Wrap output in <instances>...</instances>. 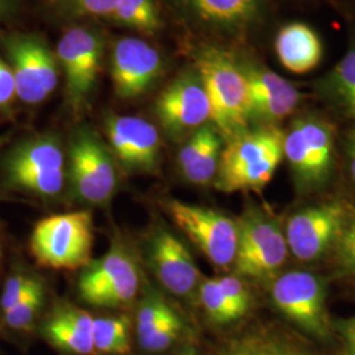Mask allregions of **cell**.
Returning a JSON list of instances; mask_svg holds the SVG:
<instances>
[{
    "mask_svg": "<svg viewBox=\"0 0 355 355\" xmlns=\"http://www.w3.org/2000/svg\"><path fill=\"white\" fill-rule=\"evenodd\" d=\"M195 70L208 96L209 123L224 142L249 130V91L241 62L225 49L204 46L195 53Z\"/></svg>",
    "mask_w": 355,
    "mask_h": 355,
    "instance_id": "1",
    "label": "cell"
},
{
    "mask_svg": "<svg viewBox=\"0 0 355 355\" xmlns=\"http://www.w3.org/2000/svg\"><path fill=\"white\" fill-rule=\"evenodd\" d=\"M338 266L346 274L355 275V214H349L336 242Z\"/></svg>",
    "mask_w": 355,
    "mask_h": 355,
    "instance_id": "32",
    "label": "cell"
},
{
    "mask_svg": "<svg viewBox=\"0 0 355 355\" xmlns=\"http://www.w3.org/2000/svg\"><path fill=\"white\" fill-rule=\"evenodd\" d=\"M107 20L150 36L155 35L162 26L157 0H120Z\"/></svg>",
    "mask_w": 355,
    "mask_h": 355,
    "instance_id": "24",
    "label": "cell"
},
{
    "mask_svg": "<svg viewBox=\"0 0 355 355\" xmlns=\"http://www.w3.org/2000/svg\"><path fill=\"white\" fill-rule=\"evenodd\" d=\"M179 355H199L196 353V350H193V349H186L184 352H182Z\"/></svg>",
    "mask_w": 355,
    "mask_h": 355,
    "instance_id": "39",
    "label": "cell"
},
{
    "mask_svg": "<svg viewBox=\"0 0 355 355\" xmlns=\"http://www.w3.org/2000/svg\"><path fill=\"white\" fill-rule=\"evenodd\" d=\"M200 303L203 305L205 313L215 324H230L240 320L234 308L229 303L227 296L217 284V280H204L199 291Z\"/></svg>",
    "mask_w": 355,
    "mask_h": 355,
    "instance_id": "27",
    "label": "cell"
},
{
    "mask_svg": "<svg viewBox=\"0 0 355 355\" xmlns=\"http://www.w3.org/2000/svg\"><path fill=\"white\" fill-rule=\"evenodd\" d=\"M55 55L64 74L67 104L79 111L96 86L102 70L104 40L92 28L74 26L60 40Z\"/></svg>",
    "mask_w": 355,
    "mask_h": 355,
    "instance_id": "8",
    "label": "cell"
},
{
    "mask_svg": "<svg viewBox=\"0 0 355 355\" xmlns=\"http://www.w3.org/2000/svg\"><path fill=\"white\" fill-rule=\"evenodd\" d=\"M79 295L87 304L116 308L135 299L139 291V270L123 248H114L89 265L78 282Z\"/></svg>",
    "mask_w": 355,
    "mask_h": 355,
    "instance_id": "12",
    "label": "cell"
},
{
    "mask_svg": "<svg viewBox=\"0 0 355 355\" xmlns=\"http://www.w3.org/2000/svg\"><path fill=\"white\" fill-rule=\"evenodd\" d=\"M284 159L300 193L324 187L334 166L336 136L329 121L318 116H303L284 132Z\"/></svg>",
    "mask_w": 355,
    "mask_h": 355,
    "instance_id": "3",
    "label": "cell"
},
{
    "mask_svg": "<svg viewBox=\"0 0 355 355\" xmlns=\"http://www.w3.org/2000/svg\"><path fill=\"white\" fill-rule=\"evenodd\" d=\"M275 53L286 70L293 74H306L321 62L324 48L315 29L296 21L282 26L278 31Z\"/></svg>",
    "mask_w": 355,
    "mask_h": 355,
    "instance_id": "20",
    "label": "cell"
},
{
    "mask_svg": "<svg viewBox=\"0 0 355 355\" xmlns=\"http://www.w3.org/2000/svg\"><path fill=\"white\" fill-rule=\"evenodd\" d=\"M236 272L253 279L272 278L287 259L288 246L279 224L259 209L248 211L237 223Z\"/></svg>",
    "mask_w": 355,
    "mask_h": 355,
    "instance_id": "6",
    "label": "cell"
},
{
    "mask_svg": "<svg viewBox=\"0 0 355 355\" xmlns=\"http://www.w3.org/2000/svg\"><path fill=\"white\" fill-rule=\"evenodd\" d=\"M218 355H315L290 340L274 334H248L225 343Z\"/></svg>",
    "mask_w": 355,
    "mask_h": 355,
    "instance_id": "23",
    "label": "cell"
},
{
    "mask_svg": "<svg viewBox=\"0 0 355 355\" xmlns=\"http://www.w3.org/2000/svg\"><path fill=\"white\" fill-rule=\"evenodd\" d=\"M216 280L221 291L227 296L229 303L237 312L239 318H241L248 312L250 305V295L242 280L237 277H223Z\"/></svg>",
    "mask_w": 355,
    "mask_h": 355,
    "instance_id": "34",
    "label": "cell"
},
{
    "mask_svg": "<svg viewBox=\"0 0 355 355\" xmlns=\"http://www.w3.org/2000/svg\"><path fill=\"white\" fill-rule=\"evenodd\" d=\"M92 246V215L87 211L45 217L36 224L31 237V252L36 261L54 270L89 266Z\"/></svg>",
    "mask_w": 355,
    "mask_h": 355,
    "instance_id": "4",
    "label": "cell"
},
{
    "mask_svg": "<svg viewBox=\"0 0 355 355\" xmlns=\"http://www.w3.org/2000/svg\"><path fill=\"white\" fill-rule=\"evenodd\" d=\"M105 135L114 158L129 170L154 171L159 164L161 139L149 121L133 117L108 114Z\"/></svg>",
    "mask_w": 355,
    "mask_h": 355,
    "instance_id": "16",
    "label": "cell"
},
{
    "mask_svg": "<svg viewBox=\"0 0 355 355\" xmlns=\"http://www.w3.org/2000/svg\"><path fill=\"white\" fill-rule=\"evenodd\" d=\"M155 114L171 137H180L209 123L211 110L202 78L193 69L178 76L155 103Z\"/></svg>",
    "mask_w": 355,
    "mask_h": 355,
    "instance_id": "14",
    "label": "cell"
},
{
    "mask_svg": "<svg viewBox=\"0 0 355 355\" xmlns=\"http://www.w3.org/2000/svg\"><path fill=\"white\" fill-rule=\"evenodd\" d=\"M16 96V83L11 67L0 57V108L11 105Z\"/></svg>",
    "mask_w": 355,
    "mask_h": 355,
    "instance_id": "35",
    "label": "cell"
},
{
    "mask_svg": "<svg viewBox=\"0 0 355 355\" xmlns=\"http://www.w3.org/2000/svg\"><path fill=\"white\" fill-rule=\"evenodd\" d=\"M64 152L58 141L36 137L19 144L8 153L4 170L8 182L37 195L53 196L64 183Z\"/></svg>",
    "mask_w": 355,
    "mask_h": 355,
    "instance_id": "9",
    "label": "cell"
},
{
    "mask_svg": "<svg viewBox=\"0 0 355 355\" xmlns=\"http://www.w3.org/2000/svg\"><path fill=\"white\" fill-rule=\"evenodd\" d=\"M182 330L183 322L174 311L162 322H159L148 336L139 340L141 349H144L148 353L165 352L171 345L177 343L178 338L182 334Z\"/></svg>",
    "mask_w": 355,
    "mask_h": 355,
    "instance_id": "30",
    "label": "cell"
},
{
    "mask_svg": "<svg viewBox=\"0 0 355 355\" xmlns=\"http://www.w3.org/2000/svg\"><path fill=\"white\" fill-rule=\"evenodd\" d=\"M338 331L343 343V354L355 355V316L340 321Z\"/></svg>",
    "mask_w": 355,
    "mask_h": 355,
    "instance_id": "36",
    "label": "cell"
},
{
    "mask_svg": "<svg viewBox=\"0 0 355 355\" xmlns=\"http://www.w3.org/2000/svg\"><path fill=\"white\" fill-rule=\"evenodd\" d=\"M19 8V0H0V21L11 17Z\"/></svg>",
    "mask_w": 355,
    "mask_h": 355,
    "instance_id": "38",
    "label": "cell"
},
{
    "mask_svg": "<svg viewBox=\"0 0 355 355\" xmlns=\"http://www.w3.org/2000/svg\"><path fill=\"white\" fill-rule=\"evenodd\" d=\"M321 91L343 114L355 121V46L322 79Z\"/></svg>",
    "mask_w": 355,
    "mask_h": 355,
    "instance_id": "22",
    "label": "cell"
},
{
    "mask_svg": "<svg viewBox=\"0 0 355 355\" xmlns=\"http://www.w3.org/2000/svg\"><path fill=\"white\" fill-rule=\"evenodd\" d=\"M223 144L224 140L221 139L218 132H216L211 140L207 142L200 154L192 161V164L182 170L183 175L189 182L204 186L215 179L220 165Z\"/></svg>",
    "mask_w": 355,
    "mask_h": 355,
    "instance_id": "26",
    "label": "cell"
},
{
    "mask_svg": "<svg viewBox=\"0 0 355 355\" xmlns=\"http://www.w3.org/2000/svg\"><path fill=\"white\" fill-rule=\"evenodd\" d=\"M174 309L166 303L165 299L158 295H150L142 302L137 318H136V331L137 338L141 340L148 336L159 322H162L167 316H170Z\"/></svg>",
    "mask_w": 355,
    "mask_h": 355,
    "instance_id": "31",
    "label": "cell"
},
{
    "mask_svg": "<svg viewBox=\"0 0 355 355\" xmlns=\"http://www.w3.org/2000/svg\"><path fill=\"white\" fill-rule=\"evenodd\" d=\"M164 61L154 46L136 37L119 38L111 55V76L116 95L135 99L158 80Z\"/></svg>",
    "mask_w": 355,
    "mask_h": 355,
    "instance_id": "15",
    "label": "cell"
},
{
    "mask_svg": "<svg viewBox=\"0 0 355 355\" xmlns=\"http://www.w3.org/2000/svg\"><path fill=\"white\" fill-rule=\"evenodd\" d=\"M38 284H41V282L33 277L15 275L10 278L7 280L0 297V309L3 312L8 311L13 305L21 302L26 295L33 291Z\"/></svg>",
    "mask_w": 355,
    "mask_h": 355,
    "instance_id": "33",
    "label": "cell"
},
{
    "mask_svg": "<svg viewBox=\"0 0 355 355\" xmlns=\"http://www.w3.org/2000/svg\"><path fill=\"white\" fill-rule=\"evenodd\" d=\"M70 179L76 195L89 204L105 203L117 177L114 155L89 129H79L70 145Z\"/></svg>",
    "mask_w": 355,
    "mask_h": 355,
    "instance_id": "11",
    "label": "cell"
},
{
    "mask_svg": "<svg viewBox=\"0 0 355 355\" xmlns=\"http://www.w3.org/2000/svg\"><path fill=\"white\" fill-rule=\"evenodd\" d=\"M0 257H1V240H0Z\"/></svg>",
    "mask_w": 355,
    "mask_h": 355,
    "instance_id": "41",
    "label": "cell"
},
{
    "mask_svg": "<svg viewBox=\"0 0 355 355\" xmlns=\"http://www.w3.org/2000/svg\"><path fill=\"white\" fill-rule=\"evenodd\" d=\"M346 155H347V165H349L350 175L355 182V130H353L347 137Z\"/></svg>",
    "mask_w": 355,
    "mask_h": 355,
    "instance_id": "37",
    "label": "cell"
},
{
    "mask_svg": "<svg viewBox=\"0 0 355 355\" xmlns=\"http://www.w3.org/2000/svg\"><path fill=\"white\" fill-rule=\"evenodd\" d=\"M283 141V130L261 127L227 142L220 157L216 187L223 192L265 189L284 159Z\"/></svg>",
    "mask_w": 355,
    "mask_h": 355,
    "instance_id": "2",
    "label": "cell"
},
{
    "mask_svg": "<svg viewBox=\"0 0 355 355\" xmlns=\"http://www.w3.org/2000/svg\"><path fill=\"white\" fill-rule=\"evenodd\" d=\"M55 12L64 17H104L108 19L120 0H49Z\"/></svg>",
    "mask_w": 355,
    "mask_h": 355,
    "instance_id": "28",
    "label": "cell"
},
{
    "mask_svg": "<svg viewBox=\"0 0 355 355\" xmlns=\"http://www.w3.org/2000/svg\"><path fill=\"white\" fill-rule=\"evenodd\" d=\"M11 67L16 96L26 104L46 101L58 85V60L46 41L35 33H11L1 38Z\"/></svg>",
    "mask_w": 355,
    "mask_h": 355,
    "instance_id": "5",
    "label": "cell"
},
{
    "mask_svg": "<svg viewBox=\"0 0 355 355\" xmlns=\"http://www.w3.org/2000/svg\"><path fill=\"white\" fill-rule=\"evenodd\" d=\"M42 304L44 286L41 283L29 295H26L21 302L13 305L8 311L3 312V320L12 329L28 330L33 325Z\"/></svg>",
    "mask_w": 355,
    "mask_h": 355,
    "instance_id": "29",
    "label": "cell"
},
{
    "mask_svg": "<svg viewBox=\"0 0 355 355\" xmlns=\"http://www.w3.org/2000/svg\"><path fill=\"white\" fill-rule=\"evenodd\" d=\"M349 212L340 202L306 207L291 216L284 236L288 250L299 261H315L329 250L340 237Z\"/></svg>",
    "mask_w": 355,
    "mask_h": 355,
    "instance_id": "13",
    "label": "cell"
},
{
    "mask_svg": "<svg viewBox=\"0 0 355 355\" xmlns=\"http://www.w3.org/2000/svg\"><path fill=\"white\" fill-rule=\"evenodd\" d=\"M204 26L241 32L254 26L263 12V0H180Z\"/></svg>",
    "mask_w": 355,
    "mask_h": 355,
    "instance_id": "19",
    "label": "cell"
},
{
    "mask_svg": "<svg viewBox=\"0 0 355 355\" xmlns=\"http://www.w3.org/2000/svg\"><path fill=\"white\" fill-rule=\"evenodd\" d=\"M130 321L125 316L94 318L92 341L98 353L125 355L130 350Z\"/></svg>",
    "mask_w": 355,
    "mask_h": 355,
    "instance_id": "25",
    "label": "cell"
},
{
    "mask_svg": "<svg viewBox=\"0 0 355 355\" xmlns=\"http://www.w3.org/2000/svg\"><path fill=\"white\" fill-rule=\"evenodd\" d=\"M168 212L179 229L215 266L233 265L239 243L236 221L215 209L179 200L170 202Z\"/></svg>",
    "mask_w": 355,
    "mask_h": 355,
    "instance_id": "10",
    "label": "cell"
},
{
    "mask_svg": "<svg viewBox=\"0 0 355 355\" xmlns=\"http://www.w3.org/2000/svg\"><path fill=\"white\" fill-rule=\"evenodd\" d=\"M6 141H7V137H6V136H0V148L6 144Z\"/></svg>",
    "mask_w": 355,
    "mask_h": 355,
    "instance_id": "40",
    "label": "cell"
},
{
    "mask_svg": "<svg viewBox=\"0 0 355 355\" xmlns=\"http://www.w3.org/2000/svg\"><path fill=\"white\" fill-rule=\"evenodd\" d=\"M249 91L250 121L275 127L297 108L302 94L290 80L258 64H242Z\"/></svg>",
    "mask_w": 355,
    "mask_h": 355,
    "instance_id": "17",
    "label": "cell"
},
{
    "mask_svg": "<svg viewBox=\"0 0 355 355\" xmlns=\"http://www.w3.org/2000/svg\"><path fill=\"white\" fill-rule=\"evenodd\" d=\"M272 303L283 316L318 338L330 334L327 284L309 271H290L274 282Z\"/></svg>",
    "mask_w": 355,
    "mask_h": 355,
    "instance_id": "7",
    "label": "cell"
},
{
    "mask_svg": "<svg viewBox=\"0 0 355 355\" xmlns=\"http://www.w3.org/2000/svg\"><path fill=\"white\" fill-rule=\"evenodd\" d=\"M148 257L154 275L167 291L186 296L198 286L200 271L190 250L167 229L155 232L149 245Z\"/></svg>",
    "mask_w": 355,
    "mask_h": 355,
    "instance_id": "18",
    "label": "cell"
},
{
    "mask_svg": "<svg viewBox=\"0 0 355 355\" xmlns=\"http://www.w3.org/2000/svg\"><path fill=\"white\" fill-rule=\"evenodd\" d=\"M94 318L89 312L64 306L51 316L44 325L46 338L57 347L76 355L95 353L92 341Z\"/></svg>",
    "mask_w": 355,
    "mask_h": 355,
    "instance_id": "21",
    "label": "cell"
}]
</instances>
